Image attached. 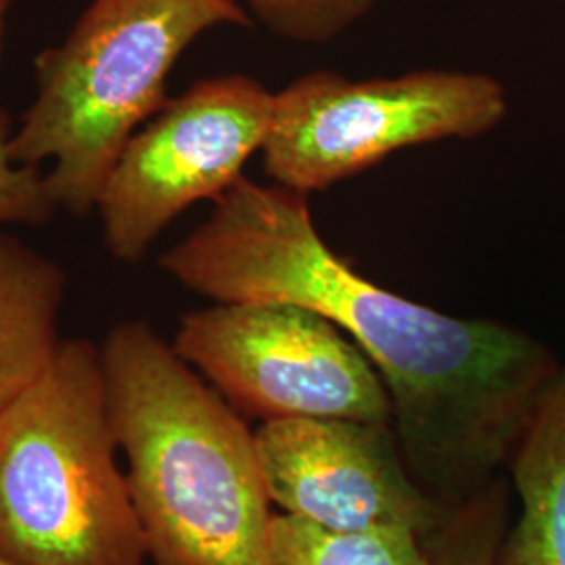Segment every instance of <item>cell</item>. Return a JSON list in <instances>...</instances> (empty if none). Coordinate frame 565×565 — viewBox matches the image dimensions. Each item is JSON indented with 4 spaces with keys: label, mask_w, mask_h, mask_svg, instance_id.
Returning <instances> with one entry per match:
<instances>
[{
    "label": "cell",
    "mask_w": 565,
    "mask_h": 565,
    "mask_svg": "<svg viewBox=\"0 0 565 565\" xmlns=\"http://www.w3.org/2000/svg\"><path fill=\"white\" fill-rule=\"evenodd\" d=\"M507 111L505 86L478 72L422 70L371 81L312 72L273 95L264 172L310 195L401 149L476 139Z\"/></svg>",
    "instance_id": "5b68a950"
},
{
    "label": "cell",
    "mask_w": 565,
    "mask_h": 565,
    "mask_svg": "<svg viewBox=\"0 0 565 565\" xmlns=\"http://www.w3.org/2000/svg\"><path fill=\"white\" fill-rule=\"evenodd\" d=\"M102 345L61 340L0 417V553L21 565H149Z\"/></svg>",
    "instance_id": "3957f363"
},
{
    "label": "cell",
    "mask_w": 565,
    "mask_h": 565,
    "mask_svg": "<svg viewBox=\"0 0 565 565\" xmlns=\"http://www.w3.org/2000/svg\"><path fill=\"white\" fill-rule=\"evenodd\" d=\"M273 34L300 44H327L364 20L380 0H237Z\"/></svg>",
    "instance_id": "4fadbf2b"
},
{
    "label": "cell",
    "mask_w": 565,
    "mask_h": 565,
    "mask_svg": "<svg viewBox=\"0 0 565 565\" xmlns=\"http://www.w3.org/2000/svg\"><path fill=\"white\" fill-rule=\"evenodd\" d=\"M11 116L0 109V226L46 223L60 205L55 202L46 172L15 160Z\"/></svg>",
    "instance_id": "5bb4252c"
},
{
    "label": "cell",
    "mask_w": 565,
    "mask_h": 565,
    "mask_svg": "<svg viewBox=\"0 0 565 565\" xmlns=\"http://www.w3.org/2000/svg\"><path fill=\"white\" fill-rule=\"evenodd\" d=\"M102 354L149 565H266L275 511L242 413L149 323L116 324Z\"/></svg>",
    "instance_id": "7a4b0ae2"
},
{
    "label": "cell",
    "mask_w": 565,
    "mask_h": 565,
    "mask_svg": "<svg viewBox=\"0 0 565 565\" xmlns=\"http://www.w3.org/2000/svg\"><path fill=\"white\" fill-rule=\"evenodd\" d=\"M511 524V486L501 476L469 503L455 509L424 545L434 565H497Z\"/></svg>",
    "instance_id": "7c38bea8"
},
{
    "label": "cell",
    "mask_w": 565,
    "mask_h": 565,
    "mask_svg": "<svg viewBox=\"0 0 565 565\" xmlns=\"http://www.w3.org/2000/svg\"><path fill=\"white\" fill-rule=\"evenodd\" d=\"M247 23L237 0H93L36 60V97L11 141L15 160L51 163L57 205L88 214L126 142L168 102L182 53L207 30Z\"/></svg>",
    "instance_id": "277c9868"
},
{
    "label": "cell",
    "mask_w": 565,
    "mask_h": 565,
    "mask_svg": "<svg viewBox=\"0 0 565 565\" xmlns=\"http://www.w3.org/2000/svg\"><path fill=\"white\" fill-rule=\"evenodd\" d=\"M9 9H11V0H0V55H2V46H4V32H7Z\"/></svg>",
    "instance_id": "9a60e30c"
},
{
    "label": "cell",
    "mask_w": 565,
    "mask_h": 565,
    "mask_svg": "<svg viewBox=\"0 0 565 565\" xmlns=\"http://www.w3.org/2000/svg\"><path fill=\"white\" fill-rule=\"evenodd\" d=\"M273 95L249 76L195 82L141 126L121 149L95 212L109 254L139 263L182 212L216 202L263 151Z\"/></svg>",
    "instance_id": "52a82bcc"
},
{
    "label": "cell",
    "mask_w": 565,
    "mask_h": 565,
    "mask_svg": "<svg viewBox=\"0 0 565 565\" xmlns=\"http://www.w3.org/2000/svg\"><path fill=\"white\" fill-rule=\"evenodd\" d=\"M507 469L522 511L497 565H565V364L539 394Z\"/></svg>",
    "instance_id": "9c48e42d"
},
{
    "label": "cell",
    "mask_w": 565,
    "mask_h": 565,
    "mask_svg": "<svg viewBox=\"0 0 565 565\" xmlns=\"http://www.w3.org/2000/svg\"><path fill=\"white\" fill-rule=\"evenodd\" d=\"M172 345L243 417L394 425L375 364L340 327L298 303H214L186 315Z\"/></svg>",
    "instance_id": "8992f818"
},
{
    "label": "cell",
    "mask_w": 565,
    "mask_h": 565,
    "mask_svg": "<svg viewBox=\"0 0 565 565\" xmlns=\"http://www.w3.org/2000/svg\"><path fill=\"white\" fill-rule=\"evenodd\" d=\"M160 266L216 303H298L340 327L384 380L404 463L448 511L503 476L562 366L518 327L450 317L366 279L324 242L308 195L277 182H235Z\"/></svg>",
    "instance_id": "6da1fadb"
},
{
    "label": "cell",
    "mask_w": 565,
    "mask_h": 565,
    "mask_svg": "<svg viewBox=\"0 0 565 565\" xmlns=\"http://www.w3.org/2000/svg\"><path fill=\"white\" fill-rule=\"evenodd\" d=\"M266 565H434L424 541L408 532H335L275 513Z\"/></svg>",
    "instance_id": "8fae6325"
},
{
    "label": "cell",
    "mask_w": 565,
    "mask_h": 565,
    "mask_svg": "<svg viewBox=\"0 0 565 565\" xmlns=\"http://www.w3.org/2000/svg\"><path fill=\"white\" fill-rule=\"evenodd\" d=\"M254 438L270 503L296 520L425 541L452 513L417 484L392 424L285 419L260 424Z\"/></svg>",
    "instance_id": "ba28073f"
},
{
    "label": "cell",
    "mask_w": 565,
    "mask_h": 565,
    "mask_svg": "<svg viewBox=\"0 0 565 565\" xmlns=\"http://www.w3.org/2000/svg\"><path fill=\"white\" fill-rule=\"evenodd\" d=\"M63 300L60 264L0 233V417L55 356Z\"/></svg>",
    "instance_id": "30bf717a"
},
{
    "label": "cell",
    "mask_w": 565,
    "mask_h": 565,
    "mask_svg": "<svg viewBox=\"0 0 565 565\" xmlns=\"http://www.w3.org/2000/svg\"><path fill=\"white\" fill-rule=\"evenodd\" d=\"M0 565H21L15 562V559H11V557H7V555H2L0 553Z\"/></svg>",
    "instance_id": "2e32d148"
}]
</instances>
